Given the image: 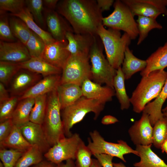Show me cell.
<instances>
[{
  "label": "cell",
  "mask_w": 167,
  "mask_h": 167,
  "mask_svg": "<svg viewBox=\"0 0 167 167\" xmlns=\"http://www.w3.org/2000/svg\"><path fill=\"white\" fill-rule=\"evenodd\" d=\"M55 10L68 22L74 33L97 36L103 17L96 0L59 1Z\"/></svg>",
  "instance_id": "1"
},
{
  "label": "cell",
  "mask_w": 167,
  "mask_h": 167,
  "mask_svg": "<svg viewBox=\"0 0 167 167\" xmlns=\"http://www.w3.org/2000/svg\"><path fill=\"white\" fill-rule=\"evenodd\" d=\"M167 78V72L158 70L142 77L130 98L133 111L143 112L145 106L159 95Z\"/></svg>",
  "instance_id": "2"
},
{
  "label": "cell",
  "mask_w": 167,
  "mask_h": 167,
  "mask_svg": "<svg viewBox=\"0 0 167 167\" xmlns=\"http://www.w3.org/2000/svg\"><path fill=\"white\" fill-rule=\"evenodd\" d=\"M97 35L105 49L107 59L112 67L117 70L122 65L125 50L131 43V38L125 32L122 35L120 31L106 29L102 24L98 28Z\"/></svg>",
  "instance_id": "3"
},
{
  "label": "cell",
  "mask_w": 167,
  "mask_h": 167,
  "mask_svg": "<svg viewBox=\"0 0 167 167\" xmlns=\"http://www.w3.org/2000/svg\"><path fill=\"white\" fill-rule=\"evenodd\" d=\"M105 105L101 101L83 96L73 104L62 109L61 115L65 135L67 137L71 136V128L90 112L94 113V119L96 120Z\"/></svg>",
  "instance_id": "4"
},
{
  "label": "cell",
  "mask_w": 167,
  "mask_h": 167,
  "mask_svg": "<svg viewBox=\"0 0 167 167\" xmlns=\"http://www.w3.org/2000/svg\"><path fill=\"white\" fill-rule=\"evenodd\" d=\"M61 110L56 89L47 94L46 111L42 125L51 147L65 137L61 118Z\"/></svg>",
  "instance_id": "5"
},
{
  "label": "cell",
  "mask_w": 167,
  "mask_h": 167,
  "mask_svg": "<svg viewBox=\"0 0 167 167\" xmlns=\"http://www.w3.org/2000/svg\"><path fill=\"white\" fill-rule=\"evenodd\" d=\"M103 45L98 36H95L89 53L91 63L92 79L94 82L105 84L113 88L114 78L117 70L110 65L103 53Z\"/></svg>",
  "instance_id": "6"
},
{
  "label": "cell",
  "mask_w": 167,
  "mask_h": 167,
  "mask_svg": "<svg viewBox=\"0 0 167 167\" xmlns=\"http://www.w3.org/2000/svg\"><path fill=\"white\" fill-rule=\"evenodd\" d=\"M113 6L114 9L112 13L103 17V26L123 31L128 35L131 40L135 39L139 35V31L135 16L131 10L122 0L114 1Z\"/></svg>",
  "instance_id": "7"
},
{
  "label": "cell",
  "mask_w": 167,
  "mask_h": 167,
  "mask_svg": "<svg viewBox=\"0 0 167 167\" xmlns=\"http://www.w3.org/2000/svg\"><path fill=\"white\" fill-rule=\"evenodd\" d=\"M89 55L71 54L62 69L60 84H73L81 87L86 79H92Z\"/></svg>",
  "instance_id": "8"
},
{
  "label": "cell",
  "mask_w": 167,
  "mask_h": 167,
  "mask_svg": "<svg viewBox=\"0 0 167 167\" xmlns=\"http://www.w3.org/2000/svg\"><path fill=\"white\" fill-rule=\"evenodd\" d=\"M90 138L88 139L87 145L92 155L105 154L117 157L124 162H126L124 155L132 153L138 156V152L130 147L126 142L122 140H118L117 143L108 142L96 130L91 132Z\"/></svg>",
  "instance_id": "9"
},
{
  "label": "cell",
  "mask_w": 167,
  "mask_h": 167,
  "mask_svg": "<svg viewBox=\"0 0 167 167\" xmlns=\"http://www.w3.org/2000/svg\"><path fill=\"white\" fill-rule=\"evenodd\" d=\"M82 141L78 134H72L70 137L61 139L51 147L44 154V157L56 165L69 159L75 160L76 152Z\"/></svg>",
  "instance_id": "10"
},
{
  "label": "cell",
  "mask_w": 167,
  "mask_h": 167,
  "mask_svg": "<svg viewBox=\"0 0 167 167\" xmlns=\"http://www.w3.org/2000/svg\"><path fill=\"white\" fill-rule=\"evenodd\" d=\"M134 16H143L154 19L160 15H167V0H122Z\"/></svg>",
  "instance_id": "11"
},
{
  "label": "cell",
  "mask_w": 167,
  "mask_h": 167,
  "mask_svg": "<svg viewBox=\"0 0 167 167\" xmlns=\"http://www.w3.org/2000/svg\"><path fill=\"white\" fill-rule=\"evenodd\" d=\"M43 78L41 74L21 68L7 86L10 96L20 97Z\"/></svg>",
  "instance_id": "12"
},
{
  "label": "cell",
  "mask_w": 167,
  "mask_h": 167,
  "mask_svg": "<svg viewBox=\"0 0 167 167\" xmlns=\"http://www.w3.org/2000/svg\"><path fill=\"white\" fill-rule=\"evenodd\" d=\"M128 133L133 143L135 145L152 144L153 126L148 115L143 112L141 117L129 128Z\"/></svg>",
  "instance_id": "13"
},
{
  "label": "cell",
  "mask_w": 167,
  "mask_h": 167,
  "mask_svg": "<svg viewBox=\"0 0 167 167\" xmlns=\"http://www.w3.org/2000/svg\"><path fill=\"white\" fill-rule=\"evenodd\" d=\"M67 44V40L56 41L46 45L41 58L62 69L71 54L66 49Z\"/></svg>",
  "instance_id": "14"
},
{
  "label": "cell",
  "mask_w": 167,
  "mask_h": 167,
  "mask_svg": "<svg viewBox=\"0 0 167 167\" xmlns=\"http://www.w3.org/2000/svg\"><path fill=\"white\" fill-rule=\"evenodd\" d=\"M45 20L49 33L56 41H66L68 32H74L71 25L64 18L55 10L45 11Z\"/></svg>",
  "instance_id": "15"
},
{
  "label": "cell",
  "mask_w": 167,
  "mask_h": 167,
  "mask_svg": "<svg viewBox=\"0 0 167 167\" xmlns=\"http://www.w3.org/2000/svg\"><path fill=\"white\" fill-rule=\"evenodd\" d=\"M31 58L26 46L20 41H0V61L15 63L26 62Z\"/></svg>",
  "instance_id": "16"
},
{
  "label": "cell",
  "mask_w": 167,
  "mask_h": 167,
  "mask_svg": "<svg viewBox=\"0 0 167 167\" xmlns=\"http://www.w3.org/2000/svg\"><path fill=\"white\" fill-rule=\"evenodd\" d=\"M19 127L26 140L32 146H37L44 154L51 147L41 125L30 121Z\"/></svg>",
  "instance_id": "17"
},
{
  "label": "cell",
  "mask_w": 167,
  "mask_h": 167,
  "mask_svg": "<svg viewBox=\"0 0 167 167\" xmlns=\"http://www.w3.org/2000/svg\"><path fill=\"white\" fill-rule=\"evenodd\" d=\"M81 88L83 96L105 104L111 101L115 95L113 88L106 85L102 86L101 84L93 82L89 79L84 82Z\"/></svg>",
  "instance_id": "18"
},
{
  "label": "cell",
  "mask_w": 167,
  "mask_h": 167,
  "mask_svg": "<svg viewBox=\"0 0 167 167\" xmlns=\"http://www.w3.org/2000/svg\"><path fill=\"white\" fill-rule=\"evenodd\" d=\"M96 36L68 32L66 35V38L68 42L66 49L71 54L89 55Z\"/></svg>",
  "instance_id": "19"
},
{
  "label": "cell",
  "mask_w": 167,
  "mask_h": 167,
  "mask_svg": "<svg viewBox=\"0 0 167 167\" xmlns=\"http://www.w3.org/2000/svg\"><path fill=\"white\" fill-rule=\"evenodd\" d=\"M61 75H52L43 78L19 97V100L27 98H35L39 96L47 94L56 89L60 84Z\"/></svg>",
  "instance_id": "20"
},
{
  "label": "cell",
  "mask_w": 167,
  "mask_h": 167,
  "mask_svg": "<svg viewBox=\"0 0 167 167\" xmlns=\"http://www.w3.org/2000/svg\"><path fill=\"white\" fill-rule=\"evenodd\" d=\"M152 145L136 146L140 160L133 164L135 167H167V164L152 150Z\"/></svg>",
  "instance_id": "21"
},
{
  "label": "cell",
  "mask_w": 167,
  "mask_h": 167,
  "mask_svg": "<svg viewBox=\"0 0 167 167\" xmlns=\"http://www.w3.org/2000/svg\"><path fill=\"white\" fill-rule=\"evenodd\" d=\"M56 89L62 110L72 105L83 96L81 87L75 84H60Z\"/></svg>",
  "instance_id": "22"
},
{
  "label": "cell",
  "mask_w": 167,
  "mask_h": 167,
  "mask_svg": "<svg viewBox=\"0 0 167 167\" xmlns=\"http://www.w3.org/2000/svg\"><path fill=\"white\" fill-rule=\"evenodd\" d=\"M147 65L140 72L142 76H146L156 70H164L167 67V41L162 46H160L146 60Z\"/></svg>",
  "instance_id": "23"
},
{
  "label": "cell",
  "mask_w": 167,
  "mask_h": 167,
  "mask_svg": "<svg viewBox=\"0 0 167 167\" xmlns=\"http://www.w3.org/2000/svg\"><path fill=\"white\" fill-rule=\"evenodd\" d=\"M21 68L25 69L42 75L43 77L54 75H62V69L54 66L41 58H31L19 63Z\"/></svg>",
  "instance_id": "24"
},
{
  "label": "cell",
  "mask_w": 167,
  "mask_h": 167,
  "mask_svg": "<svg viewBox=\"0 0 167 167\" xmlns=\"http://www.w3.org/2000/svg\"><path fill=\"white\" fill-rule=\"evenodd\" d=\"M167 99V78L158 96L152 101L148 103L145 107L143 112L147 114L152 125L164 116L162 107Z\"/></svg>",
  "instance_id": "25"
},
{
  "label": "cell",
  "mask_w": 167,
  "mask_h": 167,
  "mask_svg": "<svg viewBox=\"0 0 167 167\" xmlns=\"http://www.w3.org/2000/svg\"><path fill=\"white\" fill-rule=\"evenodd\" d=\"M147 65L146 60H142L137 58L133 54L132 50L130 49L129 47L126 48L121 67L125 79H128L135 73L142 71L145 68Z\"/></svg>",
  "instance_id": "26"
},
{
  "label": "cell",
  "mask_w": 167,
  "mask_h": 167,
  "mask_svg": "<svg viewBox=\"0 0 167 167\" xmlns=\"http://www.w3.org/2000/svg\"><path fill=\"white\" fill-rule=\"evenodd\" d=\"M34 102V98H27L19 101L11 118L14 125L19 127L30 121Z\"/></svg>",
  "instance_id": "27"
},
{
  "label": "cell",
  "mask_w": 167,
  "mask_h": 167,
  "mask_svg": "<svg viewBox=\"0 0 167 167\" xmlns=\"http://www.w3.org/2000/svg\"><path fill=\"white\" fill-rule=\"evenodd\" d=\"M32 146L24 138L19 127L14 125L9 136L0 143V147L25 152Z\"/></svg>",
  "instance_id": "28"
},
{
  "label": "cell",
  "mask_w": 167,
  "mask_h": 167,
  "mask_svg": "<svg viewBox=\"0 0 167 167\" xmlns=\"http://www.w3.org/2000/svg\"><path fill=\"white\" fill-rule=\"evenodd\" d=\"M10 15L17 17L23 20L32 31L43 39L46 45L56 41L49 32L44 30L36 23L32 14L26 7L19 13Z\"/></svg>",
  "instance_id": "29"
},
{
  "label": "cell",
  "mask_w": 167,
  "mask_h": 167,
  "mask_svg": "<svg viewBox=\"0 0 167 167\" xmlns=\"http://www.w3.org/2000/svg\"><path fill=\"white\" fill-rule=\"evenodd\" d=\"M125 77L120 66L117 70L113 81V87L115 95L122 110L128 109L131 105L130 98L127 95L125 85Z\"/></svg>",
  "instance_id": "30"
},
{
  "label": "cell",
  "mask_w": 167,
  "mask_h": 167,
  "mask_svg": "<svg viewBox=\"0 0 167 167\" xmlns=\"http://www.w3.org/2000/svg\"><path fill=\"white\" fill-rule=\"evenodd\" d=\"M9 22L14 36L25 45L31 36L32 31L23 20L17 17L11 16L9 19Z\"/></svg>",
  "instance_id": "31"
},
{
  "label": "cell",
  "mask_w": 167,
  "mask_h": 167,
  "mask_svg": "<svg viewBox=\"0 0 167 167\" xmlns=\"http://www.w3.org/2000/svg\"><path fill=\"white\" fill-rule=\"evenodd\" d=\"M139 31V37L137 45L141 44L147 37L148 33L152 29H162V26L158 23L156 19L149 17L138 15L136 20Z\"/></svg>",
  "instance_id": "32"
},
{
  "label": "cell",
  "mask_w": 167,
  "mask_h": 167,
  "mask_svg": "<svg viewBox=\"0 0 167 167\" xmlns=\"http://www.w3.org/2000/svg\"><path fill=\"white\" fill-rule=\"evenodd\" d=\"M43 156L37 146H32L19 158L15 167H30L43 160Z\"/></svg>",
  "instance_id": "33"
},
{
  "label": "cell",
  "mask_w": 167,
  "mask_h": 167,
  "mask_svg": "<svg viewBox=\"0 0 167 167\" xmlns=\"http://www.w3.org/2000/svg\"><path fill=\"white\" fill-rule=\"evenodd\" d=\"M47 94L35 97L34 106L30 116V121L42 125L43 122L46 106Z\"/></svg>",
  "instance_id": "34"
},
{
  "label": "cell",
  "mask_w": 167,
  "mask_h": 167,
  "mask_svg": "<svg viewBox=\"0 0 167 167\" xmlns=\"http://www.w3.org/2000/svg\"><path fill=\"white\" fill-rule=\"evenodd\" d=\"M167 139V118L165 116L158 120L153 126V143L157 148L161 149Z\"/></svg>",
  "instance_id": "35"
},
{
  "label": "cell",
  "mask_w": 167,
  "mask_h": 167,
  "mask_svg": "<svg viewBox=\"0 0 167 167\" xmlns=\"http://www.w3.org/2000/svg\"><path fill=\"white\" fill-rule=\"evenodd\" d=\"M25 2L26 8L32 14L36 23L42 29L44 28L46 22L43 14V0H26Z\"/></svg>",
  "instance_id": "36"
},
{
  "label": "cell",
  "mask_w": 167,
  "mask_h": 167,
  "mask_svg": "<svg viewBox=\"0 0 167 167\" xmlns=\"http://www.w3.org/2000/svg\"><path fill=\"white\" fill-rule=\"evenodd\" d=\"M25 45L31 58H41L46 44L40 37L32 31Z\"/></svg>",
  "instance_id": "37"
},
{
  "label": "cell",
  "mask_w": 167,
  "mask_h": 167,
  "mask_svg": "<svg viewBox=\"0 0 167 167\" xmlns=\"http://www.w3.org/2000/svg\"><path fill=\"white\" fill-rule=\"evenodd\" d=\"M21 69L19 63L0 61V81L7 87L15 74Z\"/></svg>",
  "instance_id": "38"
},
{
  "label": "cell",
  "mask_w": 167,
  "mask_h": 167,
  "mask_svg": "<svg viewBox=\"0 0 167 167\" xmlns=\"http://www.w3.org/2000/svg\"><path fill=\"white\" fill-rule=\"evenodd\" d=\"M92 155L87 146L82 140L76 152L75 164L76 167H91L92 163Z\"/></svg>",
  "instance_id": "39"
},
{
  "label": "cell",
  "mask_w": 167,
  "mask_h": 167,
  "mask_svg": "<svg viewBox=\"0 0 167 167\" xmlns=\"http://www.w3.org/2000/svg\"><path fill=\"white\" fill-rule=\"evenodd\" d=\"M25 152L0 147V158L4 167H15L19 158Z\"/></svg>",
  "instance_id": "40"
},
{
  "label": "cell",
  "mask_w": 167,
  "mask_h": 167,
  "mask_svg": "<svg viewBox=\"0 0 167 167\" xmlns=\"http://www.w3.org/2000/svg\"><path fill=\"white\" fill-rule=\"evenodd\" d=\"M0 39L6 42H16L17 39L11 31L6 11L0 10Z\"/></svg>",
  "instance_id": "41"
},
{
  "label": "cell",
  "mask_w": 167,
  "mask_h": 167,
  "mask_svg": "<svg viewBox=\"0 0 167 167\" xmlns=\"http://www.w3.org/2000/svg\"><path fill=\"white\" fill-rule=\"evenodd\" d=\"M19 101V97L12 96L0 103V122L11 118Z\"/></svg>",
  "instance_id": "42"
},
{
  "label": "cell",
  "mask_w": 167,
  "mask_h": 167,
  "mask_svg": "<svg viewBox=\"0 0 167 167\" xmlns=\"http://www.w3.org/2000/svg\"><path fill=\"white\" fill-rule=\"evenodd\" d=\"M25 0H0V10L11 13L10 15L18 14L25 7Z\"/></svg>",
  "instance_id": "43"
},
{
  "label": "cell",
  "mask_w": 167,
  "mask_h": 167,
  "mask_svg": "<svg viewBox=\"0 0 167 167\" xmlns=\"http://www.w3.org/2000/svg\"><path fill=\"white\" fill-rule=\"evenodd\" d=\"M14 125L11 118L0 123V143L9 136Z\"/></svg>",
  "instance_id": "44"
},
{
  "label": "cell",
  "mask_w": 167,
  "mask_h": 167,
  "mask_svg": "<svg viewBox=\"0 0 167 167\" xmlns=\"http://www.w3.org/2000/svg\"><path fill=\"white\" fill-rule=\"evenodd\" d=\"M94 156L102 167H113L112 160L113 157L105 154H96Z\"/></svg>",
  "instance_id": "45"
},
{
  "label": "cell",
  "mask_w": 167,
  "mask_h": 167,
  "mask_svg": "<svg viewBox=\"0 0 167 167\" xmlns=\"http://www.w3.org/2000/svg\"><path fill=\"white\" fill-rule=\"evenodd\" d=\"M96 1L98 7L102 12L109 10L114 2L113 0H97Z\"/></svg>",
  "instance_id": "46"
},
{
  "label": "cell",
  "mask_w": 167,
  "mask_h": 167,
  "mask_svg": "<svg viewBox=\"0 0 167 167\" xmlns=\"http://www.w3.org/2000/svg\"><path fill=\"white\" fill-rule=\"evenodd\" d=\"M10 97L9 92L6 89L5 86L0 82V103L7 100Z\"/></svg>",
  "instance_id": "47"
},
{
  "label": "cell",
  "mask_w": 167,
  "mask_h": 167,
  "mask_svg": "<svg viewBox=\"0 0 167 167\" xmlns=\"http://www.w3.org/2000/svg\"><path fill=\"white\" fill-rule=\"evenodd\" d=\"M119 121L118 119L111 115L105 116L102 119L101 123L104 125H108L114 124Z\"/></svg>",
  "instance_id": "48"
},
{
  "label": "cell",
  "mask_w": 167,
  "mask_h": 167,
  "mask_svg": "<svg viewBox=\"0 0 167 167\" xmlns=\"http://www.w3.org/2000/svg\"><path fill=\"white\" fill-rule=\"evenodd\" d=\"M59 1L58 0H43V4L47 7V9L55 10Z\"/></svg>",
  "instance_id": "49"
},
{
  "label": "cell",
  "mask_w": 167,
  "mask_h": 167,
  "mask_svg": "<svg viewBox=\"0 0 167 167\" xmlns=\"http://www.w3.org/2000/svg\"><path fill=\"white\" fill-rule=\"evenodd\" d=\"M30 167H57V165L47 160H43L37 164Z\"/></svg>",
  "instance_id": "50"
},
{
  "label": "cell",
  "mask_w": 167,
  "mask_h": 167,
  "mask_svg": "<svg viewBox=\"0 0 167 167\" xmlns=\"http://www.w3.org/2000/svg\"><path fill=\"white\" fill-rule=\"evenodd\" d=\"M57 167H76L74 160H68L66 161L65 163L62 162L57 165Z\"/></svg>",
  "instance_id": "51"
},
{
  "label": "cell",
  "mask_w": 167,
  "mask_h": 167,
  "mask_svg": "<svg viewBox=\"0 0 167 167\" xmlns=\"http://www.w3.org/2000/svg\"><path fill=\"white\" fill-rule=\"evenodd\" d=\"M91 167H102V166L96 159H92V163Z\"/></svg>",
  "instance_id": "52"
},
{
  "label": "cell",
  "mask_w": 167,
  "mask_h": 167,
  "mask_svg": "<svg viewBox=\"0 0 167 167\" xmlns=\"http://www.w3.org/2000/svg\"><path fill=\"white\" fill-rule=\"evenodd\" d=\"M161 149L162 152L167 153V139L162 144Z\"/></svg>",
  "instance_id": "53"
},
{
  "label": "cell",
  "mask_w": 167,
  "mask_h": 167,
  "mask_svg": "<svg viewBox=\"0 0 167 167\" xmlns=\"http://www.w3.org/2000/svg\"><path fill=\"white\" fill-rule=\"evenodd\" d=\"M113 167H129L126 166L122 162L119 163H113Z\"/></svg>",
  "instance_id": "54"
},
{
  "label": "cell",
  "mask_w": 167,
  "mask_h": 167,
  "mask_svg": "<svg viewBox=\"0 0 167 167\" xmlns=\"http://www.w3.org/2000/svg\"><path fill=\"white\" fill-rule=\"evenodd\" d=\"M162 111L164 116L167 118V110Z\"/></svg>",
  "instance_id": "55"
},
{
  "label": "cell",
  "mask_w": 167,
  "mask_h": 167,
  "mask_svg": "<svg viewBox=\"0 0 167 167\" xmlns=\"http://www.w3.org/2000/svg\"><path fill=\"white\" fill-rule=\"evenodd\" d=\"M167 110V104L166 106L163 109H162V111Z\"/></svg>",
  "instance_id": "56"
},
{
  "label": "cell",
  "mask_w": 167,
  "mask_h": 167,
  "mask_svg": "<svg viewBox=\"0 0 167 167\" xmlns=\"http://www.w3.org/2000/svg\"><path fill=\"white\" fill-rule=\"evenodd\" d=\"M166 154H167V153Z\"/></svg>",
  "instance_id": "57"
}]
</instances>
